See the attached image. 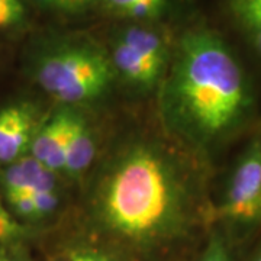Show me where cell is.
Instances as JSON below:
<instances>
[{
  "label": "cell",
  "mask_w": 261,
  "mask_h": 261,
  "mask_svg": "<svg viewBox=\"0 0 261 261\" xmlns=\"http://www.w3.org/2000/svg\"><path fill=\"white\" fill-rule=\"evenodd\" d=\"M163 111L170 128L199 149L229 140L251 121V82L214 29L195 27L181 35L168 67Z\"/></svg>",
  "instance_id": "1"
},
{
  "label": "cell",
  "mask_w": 261,
  "mask_h": 261,
  "mask_svg": "<svg viewBox=\"0 0 261 261\" xmlns=\"http://www.w3.org/2000/svg\"><path fill=\"white\" fill-rule=\"evenodd\" d=\"M94 214L103 229L119 241L151 248L189 232L195 221V193L163 151L135 144L105 173Z\"/></svg>",
  "instance_id": "2"
},
{
  "label": "cell",
  "mask_w": 261,
  "mask_h": 261,
  "mask_svg": "<svg viewBox=\"0 0 261 261\" xmlns=\"http://www.w3.org/2000/svg\"><path fill=\"white\" fill-rule=\"evenodd\" d=\"M34 75L45 93L73 106L100 97L109 89L115 71L102 48L84 39H67L38 54Z\"/></svg>",
  "instance_id": "3"
},
{
  "label": "cell",
  "mask_w": 261,
  "mask_h": 261,
  "mask_svg": "<svg viewBox=\"0 0 261 261\" xmlns=\"http://www.w3.org/2000/svg\"><path fill=\"white\" fill-rule=\"evenodd\" d=\"M171 56L164 37L144 25L121 29L113 38L109 53L115 74L142 90L161 82Z\"/></svg>",
  "instance_id": "4"
},
{
  "label": "cell",
  "mask_w": 261,
  "mask_h": 261,
  "mask_svg": "<svg viewBox=\"0 0 261 261\" xmlns=\"http://www.w3.org/2000/svg\"><path fill=\"white\" fill-rule=\"evenodd\" d=\"M215 215L237 229L261 226V130L235 161Z\"/></svg>",
  "instance_id": "5"
},
{
  "label": "cell",
  "mask_w": 261,
  "mask_h": 261,
  "mask_svg": "<svg viewBox=\"0 0 261 261\" xmlns=\"http://www.w3.org/2000/svg\"><path fill=\"white\" fill-rule=\"evenodd\" d=\"M41 121L37 109L29 103H12L0 109V166L5 167L28 155Z\"/></svg>",
  "instance_id": "6"
},
{
  "label": "cell",
  "mask_w": 261,
  "mask_h": 261,
  "mask_svg": "<svg viewBox=\"0 0 261 261\" xmlns=\"http://www.w3.org/2000/svg\"><path fill=\"white\" fill-rule=\"evenodd\" d=\"M73 109L61 108L42 119L29 147V155L56 174L64 170V152Z\"/></svg>",
  "instance_id": "7"
},
{
  "label": "cell",
  "mask_w": 261,
  "mask_h": 261,
  "mask_svg": "<svg viewBox=\"0 0 261 261\" xmlns=\"http://www.w3.org/2000/svg\"><path fill=\"white\" fill-rule=\"evenodd\" d=\"M0 185L5 196L12 193L32 195L41 190L57 189V174L28 154L3 167Z\"/></svg>",
  "instance_id": "8"
},
{
  "label": "cell",
  "mask_w": 261,
  "mask_h": 261,
  "mask_svg": "<svg viewBox=\"0 0 261 261\" xmlns=\"http://www.w3.org/2000/svg\"><path fill=\"white\" fill-rule=\"evenodd\" d=\"M96 157V140L89 122L73 111L67 134L63 173L70 177H79L92 167Z\"/></svg>",
  "instance_id": "9"
},
{
  "label": "cell",
  "mask_w": 261,
  "mask_h": 261,
  "mask_svg": "<svg viewBox=\"0 0 261 261\" xmlns=\"http://www.w3.org/2000/svg\"><path fill=\"white\" fill-rule=\"evenodd\" d=\"M231 16L261 57V0H226Z\"/></svg>",
  "instance_id": "10"
},
{
  "label": "cell",
  "mask_w": 261,
  "mask_h": 261,
  "mask_svg": "<svg viewBox=\"0 0 261 261\" xmlns=\"http://www.w3.org/2000/svg\"><path fill=\"white\" fill-rule=\"evenodd\" d=\"M121 18L145 22L161 18L171 5V0H99Z\"/></svg>",
  "instance_id": "11"
},
{
  "label": "cell",
  "mask_w": 261,
  "mask_h": 261,
  "mask_svg": "<svg viewBox=\"0 0 261 261\" xmlns=\"http://www.w3.org/2000/svg\"><path fill=\"white\" fill-rule=\"evenodd\" d=\"M31 235L28 226L18 221L0 200V244H19Z\"/></svg>",
  "instance_id": "12"
},
{
  "label": "cell",
  "mask_w": 261,
  "mask_h": 261,
  "mask_svg": "<svg viewBox=\"0 0 261 261\" xmlns=\"http://www.w3.org/2000/svg\"><path fill=\"white\" fill-rule=\"evenodd\" d=\"M28 9L25 0H0V31H15L25 25Z\"/></svg>",
  "instance_id": "13"
},
{
  "label": "cell",
  "mask_w": 261,
  "mask_h": 261,
  "mask_svg": "<svg viewBox=\"0 0 261 261\" xmlns=\"http://www.w3.org/2000/svg\"><path fill=\"white\" fill-rule=\"evenodd\" d=\"M197 261H232L226 240L219 231H212Z\"/></svg>",
  "instance_id": "14"
},
{
  "label": "cell",
  "mask_w": 261,
  "mask_h": 261,
  "mask_svg": "<svg viewBox=\"0 0 261 261\" xmlns=\"http://www.w3.org/2000/svg\"><path fill=\"white\" fill-rule=\"evenodd\" d=\"M31 197H32L35 207H37L38 221L54 214L57 207H58V203H60V196H58L57 189L41 190V192H37V193H32Z\"/></svg>",
  "instance_id": "15"
},
{
  "label": "cell",
  "mask_w": 261,
  "mask_h": 261,
  "mask_svg": "<svg viewBox=\"0 0 261 261\" xmlns=\"http://www.w3.org/2000/svg\"><path fill=\"white\" fill-rule=\"evenodd\" d=\"M42 9L53 10L58 13H67V15H75L86 12L79 0H32Z\"/></svg>",
  "instance_id": "16"
},
{
  "label": "cell",
  "mask_w": 261,
  "mask_h": 261,
  "mask_svg": "<svg viewBox=\"0 0 261 261\" xmlns=\"http://www.w3.org/2000/svg\"><path fill=\"white\" fill-rule=\"evenodd\" d=\"M68 261H116L111 258L109 255L103 254L100 251L96 250H75L70 254Z\"/></svg>",
  "instance_id": "17"
},
{
  "label": "cell",
  "mask_w": 261,
  "mask_h": 261,
  "mask_svg": "<svg viewBox=\"0 0 261 261\" xmlns=\"http://www.w3.org/2000/svg\"><path fill=\"white\" fill-rule=\"evenodd\" d=\"M19 244H0V261H29V258L20 251Z\"/></svg>",
  "instance_id": "18"
},
{
  "label": "cell",
  "mask_w": 261,
  "mask_h": 261,
  "mask_svg": "<svg viewBox=\"0 0 261 261\" xmlns=\"http://www.w3.org/2000/svg\"><path fill=\"white\" fill-rule=\"evenodd\" d=\"M79 2H80V5H82L86 10L92 9V8H94V6L99 3V0H79Z\"/></svg>",
  "instance_id": "19"
},
{
  "label": "cell",
  "mask_w": 261,
  "mask_h": 261,
  "mask_svg": "<svg viewBox=\"0 0 261 261\" xmlns=\"http://www.w3.org/2000/svg\"><path fill=\"white\" fill-rule=\"evenodd\" d=\"M250 261H261V244H260V247L254 251V254H252V257H251V260Z\"/></svg>",
  "instance_id": "20"
}]
</instances>
